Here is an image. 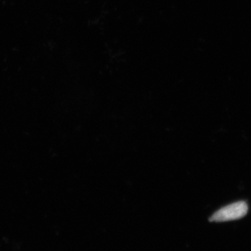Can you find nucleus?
<instances>
[{"label": "nucleus", "mask_w": 251, "mask_h": 251, "mask_svg": "<svg viewBox=\"0 0 251 251\" xmlns=\"http://www.w3.org/2000/svg\"><path fill=\"white\" fill-rule=\"evenodd\" d=\"M248 205L244 201L232 203L221 208L211 216V222H226L242 219L247 214Z\"/></svg>", "instance_id": "1"}]
</instances>
